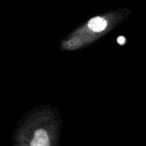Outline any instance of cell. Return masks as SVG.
I'll list each match as a JSON object with an SVG mask.
<instances>
[{
  "label": "cell",
  "mask_w": 146,
  "mask_h": 146,
  "mask_svg": "<svg viewBox=\"0 0 146 146\" xmlns=\"http://www.w3.org/2000/svg\"><path fill=\"white\" fill-rule=\"evenodd\" d=\"M62 126L58 108L38 105L18 121L11 136L12 146H60Z\"/></svg>",
  "instance_id": "cell-1"
},
{
  "label": "cell",
  "mask_w": 146,
  "mask_h": 146,
  "mask_svg": "<svg viewBox=\"0 0 146 146\" xmlns=\"http://www.w3.org/2000/svg\"><path fill=\"white\" fill-rule=\"evenodd\" d=\"M127 15L128 13L115 10L95 16L68 35L61 42L59 48L67 51L85 48L111 31Z\"/></svg>",
  "instance_id": "cell-2"
}]
</instances>
